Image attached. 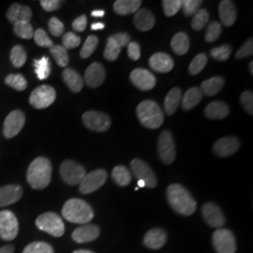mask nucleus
<instances>
[{
    "label": "nucleus",
    "instance_id": "1",
    "mask_svg": "<svg viewBox=\"0 0 253 253\" xmlns=\"http://www.w3.org/2000/svg\"><path fill=\"white\" fill-rule=\"evenodd\" d=\"M166 195L169 205L176 213L183 216H190L195 212L197 208L196 201L190 191L180 184L170 185Z\"/></svg>",
    "mask_w": 253,
    "mask_h": 253
},
{
    "label": "nucleus",
    "instance_id": "2",
    "mask_svg": "<svg viewBox=\"0 0 253 253\" xmlns=\"http://www.w3.org/2000/svg\"><path fill=\"white\" fill-rule=\"evenodd\" d=\"M52 171L50 161L44 157H39L28 167L27 182L35 190H43L51 182Z\"/></svg>",
    "mask_w": 253,
    "mask_h": 253
},
{
    "label": "nucleus",
    "instance_id": "3",
    "mask_svg": "<svg viewBox=\"0 0 253 253\" xmlns=\"http://www.w3.org/2000/svg\"><path fill=\"white\" fill-rule=\"evenodd\" d=\"M62 216L70 222L87 224L94 217V211L85 201L73 198L65 203Z\"/></svg>",
    "mask_w": 253,
    "mask_h": 253
},
{
    "label": "nucleus",
    "instance_id": "4",
    "mask_svg": "<svg viewBox=\"0 0 253 253\" xmlns=\"http://www.w3.org/2000/svg\"><path fill=\"white\" fill-rule=\"evenodd\" d=\"M137 117L145 127L155 129L162 126L164 121L163 110L154 100H144L136 109Z\"/></svg>",
    "mask_w": 253,
    "mask_h": 253
},
{
    "label": "nucleus",
    "instance_id": "5",
    "mask_svg": "<svg viewBox=\"0 0 253 253\" xmlns=\"http://www.w3.org/2000/svg\"><path fill=\"white\" fill-rule=\"evenodd\" d=\"M36 226L54 237H60L65 233V225L62 218L54 212H47L37 217Z\"/></svg>",
    "mask_w": 253,
    "mask_h": 253
},
{
    "label": "nucleus",
    "instance_id": "6",
    "mask_svg": "<svg viewBox=\"0 0 253 253\" xmlns=\"http://www.w3.org/2000/svg\"><path fill=\"white\" fill-rule=\"evenodd\" d=\"M60 175L68 185H79L85 175V169L72 160H67L60 165Z\"/></svg>",
    "mask_w": 253,
    "mask_h": 253
},
{
    "label": "nucleus",
    "instance_id": "7",
    "mask_svg": "<svg viewBox=\"0 0 253 253\" xmlns=\"http://www.w3.org/2000/svg\"><path fill=\"white\" fill-rule=\"evenodd\" d=\"M19 232L18 219L9 210L0 211V237L3 240H13Z\"/></svg>",
    "mask_w": 253,
    "mask_h": 253
},
{
    "label": "nucleus",
    "instance_id": "8",
    "mask_svg": "<svg viewBox=\"0 0 253 253\" xmlns=\"http://www.w3.org/2000/svg\"><path fill=\"white\" fill-rule=\"evenodd\" d=\"M214 248L217 253H235L236 241L234 234L228 229H218L212 236Z\"/></svg>",
    "mask_w": 253,
    "mask_h": 253
},
{
    "label": "nucleus",
    "instance_id": "9",
    "mask_svg": "<svg viewBox=\"0 0 253 253\" xmlns=\"http://www.w3.org/2000/svg\"><path fill=\"white\" fill-rule=\"evenodd\" d=\"M83 123L89 129L103 132L107 131L111 126V118L107 114L99 111H88L85 112L83 117Z\"/></svg>",
    "mask_w": 253,
    "mask_h": 253
},
{
    "label": "nucleus",
    "instance_id": "10",
    "mask_svg": "<svg viewBox=\"0 0 253 253\" xmlns=\"http://www.w3.org/2000/svg\"><path fill=\"white\" fill-rule=\"evenodd\" d=\"M56 98L55 90L50 85H41L30 95L29 102L36 109H45L52 105Z\"/></svg>",
    "mask_w": 253,
    "mask_h": 253
},
{
    "label": "nucleus",
    "instance_id": "11",
    "mask_svg": "<svg viewBox=\"0 0 253 253\" xmlns=\"http://www.w3.org/2000/svg\"><path fill=\"white\" fill-rule=\"evenodd\" d=\"M158 152L165 164H171L176 156V148L172 132L164 130L158 141Z\"/></svg>",
    "mask_w": 253,
    "mask_h": 253
},
{
    "label": "nucleus",
    "instance_id": "12",
    "mask_svg": "<svg viewBox=\"0 0 253 253\" xmlns=\"http://www.w3.org/2000/svg\"><path fill=\"white\" fill-rule=\"evenodd\" d=\"M107 180V172L98 169L85 174L79 184V190L83 194H89L101 188Z\"/></svg>",
    "mask_w": 253,
    "mask_h": 253
},
{
    "label": "nucleus",
    "instance_id": "13",
    "mask_svg": "<svg viewBox=\"0 0 253 253\" xmlns=\"http://www.w3.org/2000/svg\"><path fill=\"white\" fill-rule=\"evenodd\" d=\"M131 170L138 180H143L145 187L153 189L157 186V176L147 163L140 159H134L130 163Z\"/></svg>",
    "mask_w": 253,
    "mask_h": 253
},
{
    "label": "nucleus",
    "instance_id": "14",
    "mask_svg": "<svg viewBox=\"0 0 253 253\" xmlns=\"http://www.w3.org/2000/svg\"><path fill=\"white\" fill-rule=\"evenodd\" d=\"M26 117L22 111H12L5 119L3 126V133L8 139L17 135L25 126Z\"/></svg>",
    "mask_w": 253,
    "mask_h": 253
},
{
    "label": "nucleus",
    "instance_id": "15",
    "mask_svg": "<svg viewBox=\"0 0 253 253\" xmlns=\"http://www.w3.org/2000/svg\"><path fill=\"white\" fill-rule=\"evenodd\" d=\"M202 215L209 226L220 228L225 224V216L221 208L214 203L208 202L202 208Z\"/></svg>",
    "mask_w": 253,
    "mask_h": 253
},
{
    "label": "nucleus",
    "instance_id": "16",
    "mask_svg": "<svg viewBox=\"0 0 253 253\" xmlns=\"http://www.w3.org/2000/svg\"><path fill=\"white\" fill-rule=\"evenodd\" d=\"M129 79L137 88L144 91L151 90L157 83L153 73L141 68L133 70L130 73Z\"/></svg>",
    "mask_w": 253,
    "mask_h": 253
},
{
    "label": "nucleus",
    "instance_id": "17",
    "mask_svg": "<svg viewBox=\"0 0 253 253\" xmlns=\"http://www.w3.org/2000/svg\"><path fill=\"white\" fill-rule=\"evenodd\" d=\"M106 78V71L101 64H91L84 73V81L91 88L100 86Z\"/></svg>",
    "mask_w": 253,
    "mask_h": 253
},
{
    "label": "nucleus",
    "instance_id": "18",
    "mask_svg": "<svg viewBox=\"0 0 253 253\" xmlns=\"http://www.w3.org/2000/svg\"><path fill=\"white\" fill-rule=\"evenodd\" d=\"M239 140L236 137L229 136L218 139L213 146V150L218 157L225 158L234 155L239 149Z\"/></svg>",
    "mask_w": 253,
    "mask_h": 253
},
{
    "label": "nucleus",
    "instance_id": "19",
    "mask_svg": "<svg viewBox=\"0 0 253 253\" xmlns=\"http://www.w3.org/2000/svg\"><path fill=\"white\" fill-rule=\"evenodd\" d=\"M100 228L95 224H84L75 229L73 239L77 243H88L96 240L100 235Z\"/></svg>",
    "mask_w": 253,
    "mask_h": 253
},
{
    "label": "nucleus",
    "instance_id": "20",
    "mask_svg": "<svg viewBox=\"0 0 253 253\" xmlns=\"http://www.w3.org/2000/svg\"><path fill=\"white\" fill-rule=\"evenodd\" d=\"M23 189L19 185H7L0 188V208L15 204L21 199Z\"/></svg>",
    "mask_w": 253,
    "mask_h": 253
},
{
    "label": "nucleus",
    "instance_id": "21",
    "mask_svg": "<svg viewBox=\"0 0 253 253\" xmlns=\"http://www.w3.org/2000/svg\"><path fill=\"white\" fill-rule=\"evenodd\" d=\"M149 66L155 72L161 73H169L173 68V60L169 54L156 53L149 58Z\"/></svg>",
    "mask_w": 253,
    "mask_h": 253
},
{
    "label": "nucleus",
    "instance_id": "22",
    "mask_svg": "<svg viewBox=\"0 0 253 253\" xmlns=\"http://www.w3.org/2000/svg\"><path fill=\"white\" fill-rule=\"evenodd\" d=\"M166 241L167 234L164 230L160 228L149 230L144 237V244L151 250H160L165 245Z\"/></svg>",
    "mask_w": 253,
    "mask_h": 253
},
{
    "label": "nucleus",
    "instance_id": "23",
    "mask_svg": "<svg viewBox=\"0 0 253 253\" xmlns=\"http://www.w3.org/2000/svg\"><path fill=\"white\" fill-rule=\"evenodd\" d=\"M32 11L29 7L22 6L20 4H12L7 11V18L13 25L22 22H30Z\"/></svg>",
    "mask_w": 253,
    "mask_h": 253
},
{
    "label": "nucleus",
    "instance_id": "24",
    "mask_svg": "<svg viewBox=\"0 0 253 253\" xmlns=\"http://www.w3.org/2000/svg\"><path fill=\"white\" fill-rule=\"evenodd\" d=\"M218 15L225 27H232L236 21V9L234 2L222 0L218 6Z\"/></svg>",
    "mask_w": 253,
    "mask_h": 253
},
{
    "label": "nucleus",
    "instance_id": "25",
    "mask_svg": "<svg viewBox=\"0 0 253 253\" xmlns=\"http://www.w3.org/2000/svg\"><path fill=\"white\" fill-rule=\"evenodd\" d=\"M133 23L140 31H148L152 29L155 25L153 13L147 9H139L134 14Z\"/></svg>",
    "mask_w": 253,
    "mask_h": 253
},
{
    "label": "nucleus",
    "instance_id": "26",
    "mask_svg": "<svg viewBox=\"0 0 253 253\" xmlns=\"http://www.w3.org/2000/svg\"><path fill=\"white\" fill-rule=\"evenodd\" d=\"M230 113V107L223 101H212L205 110L206 117L209 119H223Z\"/></svg>",
    "mask_w": 253,
    "mask_h": 253
},
{
    "label": "nucleus",
    "instance_id": "27",
    "mask_svg": "<svg viewBox=\"0 0 253 253\" xmlns=\"http://www.w3.org/2000/svg\"><path fill=\"white\" fill-rule=\"evenodd\" d=\"M62 77L69 88L74 93H78L83 89L84 79L81 75L73 69H65L62 73Z\"/></svg>",
    "mask_w": 253,
    "mask_h": 253
},
{
    "label": "nucleus",
    "instance_id": "28",
    "mask_svg": "<svg viewBox=\"0 0 253 253\" xmlns=\"http://www.w3.org/2000/svg\"><path fill=\"white\" fill-rule=\"evenodd\" d=\"M181 96H182V93L179 87H173L167 94L164 100V109H165V113L168 116H172L176 112V110L180 104Z\"/></svg>",
    "mask_w": 253,
    "mask_h": 253
},
{
    "label": "nucleus",
    "instance_id": "29",
    "mask_svg": "<svg viewBox=\"0 0 253 253\" xmlns=\"http://www.w3.org/2000/svg\"><path fill=\"white\" fill-rule=\"evenodd\" d=\"M141 4V0H117L114 3V10L119 15H128L135 13Z\"/></svg>",
    "mask_w": 253,
    "mask_h": 253
},
{
    "label": "nucleus",
    "instance_id": "30",
    "mask_svg": "<svg viewBox=\"0 0 253 253\" xmlns=\"http://www.w3.org/2000/svg\"><path fill=\"white\" fill-rule=\"evenodd\" d=\"M224 84H225V82L222 77L216 76V77H212V78L208 79L207 81L203 82L200 89L203 94L210 97V96L216 95L217 93L221 90L222 87L224 86Z\"/></svg>",
    "mask_w": 253,
    "mask_h": 253
},
{
    "label": "nucleus",
    "instance_id": "31",
    "mask_svg": "<svg viewBox=\"0 0 253 253\" xmlns=\"http://www.w3.org/2000/svg\"><path fill=\"white\" fill-rule=\"evenodd\" d=\"M172 51L178 55L187 54L190 49V39L184 32H178L172 37L171 42Z\"/></svg>",
    "mask_w": 253,
    "mask_h": 253
},
{
    "label": "nucleus",
    "instance_id": "32",
    "mask_svg": "<svg viewBox=\"0 0 253 253\" xmlns=\"http://www.w3.org/2000/svg\"><path fill=\"white\" fill-rule=\"evenodd\" d=\"M203 99V93L198 87H191L184 94L182 99V107L186 111L194 108Z\"/></svg>",
    "mask_w": 253,
    "mask_h": 253
},
{
    "label": "nucleus",
    "instance_id": "33",
    "mask_svg": "<svg viewBox=\"0 0 253 253\" xmlns=\"http://www.w3.org/2000/svg\"><path fill=\"white\" fill-rule=\"evenodd\" d=\"M112 177L118 186L126 187L131 181V173L125 166L119 165L113 169Z\"/></svg>",
    "mask_w": 253,
    "mask_h": 253
},
{
    "label": "nucleus",
    "instance_id": "34",
    "mask_svg": "<svg viewBox=\"0 0 253 253\" xmlns=\"http://www.w3.org/2000/svg\"><path fill=\"white\" fill-rule=\"evenodd\" d=\"M33 65L35 68L37 77L40 80H44L49 77L51 73V64L48 57L42 56L40 59H35Z\"/></svg>",
    "mask_w": 253,
    "mask_h": 253
},
{
    "label": "nucleus",
    "instance_id": "35",
    "mask_svg": "<svg viewBox=\"0 0 253 253\" xmlns=\"http://www.w3.org/2000/svg\"><path fill=\"white\" fill-rule=\"evenodd\" d=\"M50 53L54 56V60L56 61L59 67L65 68L68 66L70 58L67 49H65L62 45H54L50 48Z\"/></svg>",
    "mask_w": 253,
    "mask_h": 253
},
{
    "label": "nucleus",
    "instance_id": "36",
    "mask_svg": "<svg viewBox=\"0 0 253 253\" xmlns=\"http://www.w3.org/2000/svg\"><path fill=\"white\" fill-rule=\"evenodd\" d=\"M10 61L14 67L21 68L27 61V53L21 45H15L10 51Z\"/></svg>",
    "mask_w": 253,
    "mask_h": 253
},
{
    "label": "nucleus",
    "instance_id": "37",
    "mask_svg": "<svg viewBox=\"0 0 253 253\" xmlns=\"http://www.w3.org/2000/svg\"><path fill=\"white\" fill-rule=\"evenodd\" d=\"M120 51H121L120 46L118 45L117 42L112 37H110L103 53L105 59H107L108 61H116L119 56Z\"/></svg>",
    "mask_w": 253,
    "mask_h": 253
},
{
    "label": "nucleus",
    "instance_id": "38",
    "mask_svg": "<svg viewBox=\"0 0 253 253\" xmlns=\"http://www.w3.org/2000/svg\"><path fill=\"white\" fill-rule=\"evenodd\" d=\"M208 21H209V13L208 10L205 9H199L192 18L191 27L194 30L200 31L208 25Z\"/></svg>",
    "mask_w": 253,
    "mask_h": 253
},
{
    "label": "nucleus",
    "instance_id": "39",
    "mask_svg": "<svg viewBox=\"0 0 253 253\" xmlns=\"http://www.w3.org/2000/svg\"><path fill=\"white\" fill-rule=\"evenodd\" d=\"M5 83L10 87L14 88L15 90L23 91L27 88V82L22 74H9L6 79Z\"/></svg>",
    "mask_w": 253,
    "mask_h": 253
},
{
    "label": "nucleus",
    "instance_id": "40",
    "mask_svg": "<svg viewBox=\"0 0 253 253\" xmlns=\"http://www.w3.org/2000/svg\"><path fill=\"white\" fill-rule=\"evenodd\" d=\"M13 31L17 36L26 40H30L34 36L33 27L31 26L30 22H22L15 24L13 27Z\"/></svg>",
    "mask_w": 253,
    "mask_h": 253
},
{
    "label": "nucleus",
    "instance_id": "41",
    "mask_svg": "<svg viewBox=\"0 0 253 253\" xmlns=\"http://www.w3.org/2000/svg\"><path fill=\"white\" fill-rule=\"evenodd\" d=\"M208 63V56L206 54H197L191 61L189 67V72L191 75H197L201 73Z\"/></svg>",
    "mask_w": 253,
    "mask_h": 253
},
{
    "label": "nucleus",
    "instance_id": "42",
    "mask_svg": "<svg viewBox=\"0 0 253 253\" xmlns=\"http://www.w3.org/2000/svg\"><path fill=\"white\" fill-rule=\"evenodd\" d=\"M99 44V39L94 35L89 36L84 42L80 52L82 58H88L93 54Z\"/></svg>",
    "mask_w": 253,
    "mask_h": 253
},
{
    "label": "nucleus",
    "instance_id": "43",
    "mask_svg": "<svg viewBox=\"0 0 253 253\" xmlns=\"http://www.w3.org/2000/svg\"><path fill=\"white\" fill-rule=\"evenodd\" d=\"M23 253H54V249L45 242H33L27 245Z\"/></svg>",
    "mask_w": 253,
    "mask_h": 253
},
{
    "label": "nucleus",
    "instance_id": "44",
    "mask_svg": "<svg viewBox=\"0 0 253 253\" xmlns=\"http://www.w3.org/2000/svg\"><path fill=\"white\" fill-rule=\"evenodd\" d=\"M222 32V27L217 21H212L207 28L206 41L208 42H214L220 36Z\"/></svg>",
    "mask_w": 253,
    "mask_h": 253
},
{
    "label": "nucleus",
    "instance_id": "45",
    "mask_svg": "<svg viewBox=\"0 0 253 253\" xmlns=\"http://www.w3.org/2000/svg\"><path fill=\"white\" fill-rule=\"evenodd\" d=\"M232 48L227 44L219 46L213 48L210 51V55L216 59L217 61H225L227 59H229L230 55L232 54Z\"/></svg>",
    "mask_w": 253,
    "mask_h": 253
},
{
    "label": "nucleus",
    "instance_id": "46",
    "mask_svg": "<svg viewBox=\"0 0 253 253\" xmlns=\"http://www.w3.org/2000/svg\"><path fill=\"white\" fill-rule=\"evenodd\" d=\"M203 4L202 0H184L181 1V7L185 15L191 16L194 15L199 10L201 5Z\"/></svg>",
    "mask_w": 253,
    "mask_h": 253
},
{
    "label": "nucleus",
    "instance_id": "47",
    "mask_svg": "<svg viewBox=\"0 0 253 253\" xmlns=\"http://www.w3.org/2000/svg\"><path fill=\"white\" fill-rule=\"evenodd\" d=\"M163 10L164 14L168 17L175 15L181 9L180 0H163Z\"/></svg>",
    "mask_w": 253,
    "mask_h": 253
},
{
    "label": "nucleus",
    "instance_id": "48",
    "mask_svg": "<svg viewBox=\"0 0 253 253\" xmlns=\"http://www.w3.org/2000/svg\"><path fill=\"white\" fill-rule=\"evenodd\" d=\"M34 40L35 42L41 47H47V48H52L54 46L53 42L51 39L47 35L45 31L42 28L37 29L36 32L34 33Z\"/></svg>",
    "mask_w": 253,
    "mask_h": 253
},
{
    "label": "nucleus",
    "instance_id": "49",
    "mask_svg": "<svg viewBox=\"0 0 253 253\" xmlns=\"http://www.w3.org/2000/svg\"><path fill=\"white\" fill-rule=\"evenodd\" d=\"M62 42H63V47L65 49H74L76 47L80 45L81 43V38L77 36L75 33L73 32H68L64 34L62 38Z\"/></svg>",
    "mask_w": 253,
    "mask_h": 253
},
{
    "label": "nucleus",
    "instance_id": "50",
    "mask_svg": "<svg viewBox=\"0 0 253 253\" xmlns=\"http://www.w3.org/2000/svg\"><path fill=\"white\" fill-rule=\"evenodd\" d=\"M240 102L250 115H253V95L252 91L243 92L240 96Z\"/></svg>",
    "mask_w": 253,
    "mask_h": 253
},
{
    "label": "nucleus",
    "instance_id": "51",
    "mask_svg": "<svg viewBox=\"0 0 253 253\" xmlns=\"http://www.w3.org/2000/svg\"><path fill=\"white\" fill-rule=\"evenodd\" d=\"M49 30H50V32L53 36H61L64 32L63 23L56 17L50 19V21H49Z\"/></svg>",
    "mask_w": 253,
    "mask_h": 253
},
{
    "label": "nucleus",
    "instance_id": "52",
    "mask_svg": "<svg viewBox=\"0 0 253 253\" xmlns=\"http://www.w3.org/2000/svg\"><path fill=\"white\" fill-rule=\"evenodd\" d=\"M253 54V38L249 39L243 45L241 46L236 52V58L240 59L247 56H252Z\"/></svg>",
    "mask_w": 253,
    "mask_h": 253
},
{
    "label": "nucleus",
    "instance_id": "53",
    "mask_svg": "<svg viewBox=\"0 0 253 253\" xmlns=\"http://www.w3.org/2000/svg\"><path fill=\"white\" fill-rule=\"evenodd\" d=\"M127 55L131 60L137 61L141 56V49L140 45L137 42H129L127 45Z\"/></svg>",
    "mask_w": 253,
    "mask_h": 253
},
{
    "label": "nucleus",
    "instance_id": "54",
    "mask_svg": "<svg viewBox=\"0 0 253 253\" xmlns=\"http://www.w3.org/2000/svg\"><path fill=\"white\" fill-rule=\"evenodd\" d=\"M40 3L46 11H54L59 9L61 6V2L58 0H42Z\"/></svg>",
    "mask_w": 253,
    "mask_h": 253
},
{
    "label": "nucleus",
    "instance_id": "55",
    "mask_svg": "<svg viewBox=\"0 0 253 253\" xmlns=\"http://www.w3.org/2000/svg\"><path fill=\"white\" fill-rule=\"evenodd\" d=\"M87 25V19L85 15H81L73 22V28L77 32H83L85 30Z\"/></svg>",
    "mask_w": 253,
    "mask_h": 253
},
{
    "label": "nucleus",
    "instance_id": "56",
    "mask_svg": "<svg viewBox=\"0 0 253 253\" xmlns=\"http://www.w3.org/2000/svg\"><path fill=\"white\" fill-rule=\"evenodd\" d=\"M111 37L117 42V43L120 46V48L128 45L129 41H130V38L126 33H118V34H115L114 36Z\"/></svg>",
    "mask_w": 253,
    "mask_h": 253
},
{
    "label": "nucleus",
    "instance_id": "57",
    "mask_svg": "<svg viewBox=\"0 0 253 253\" xmlns=\"http://www.w3.org/2000/svg\"><path fill=\"white\" fill-rule=\"evenodd\" d=\"M14 253V247L12 245H7L2 248H0V253Z\"/></svg>",
    "mask_w": 253,
    "mask_h": 253
},
{
    "label": "nucleus",
    "instance_id": "58",
    "mask_svg": "<svg viewBox=\"0 0 253 253\" xmlns=\"http://www.w3.org/2000/svg\"><path fill=\"white\" fill-rule=\"evenodd\" d=\"M104 14H105V11L102 10V9H100V10H99V9L93 10V11L91 12V15H92L93 17H103Z\"/></svg>",
    "mask_w": 253,
    "mask_h": 253
},
{
    "label": "nucleus",
    "instance_id": "59",
    "mask_svg": "<svg viewBox=\"0 0 253 253\" xmlns=\"http://www.w3.org/2000/svg\"><path fill=\"white\" fill-rule=\"evenodd\" d=\"M104 28V24L103 23H94L91 25V29L92 30H100V29H103Z\"/></svg>",
    "mask_w": 253,
    "mask_h": 253
},
{
    "label": "nucleus",
    "instance_id": "60",
    "mask_svg": "<svg viewBox=\"0 0 253 253\" xmlns=\"http://www.w3.org/2000/svg\"><path fill=\"white\" fill-rule=\"evenodd\" d=\"M73 253H95L88 250H78V251H75L73 252Z\"/></svg>",
    "mask_w": 253,
    "mask_h": 253
},
{
    "label": "nucleus",
    "instance_id": "61",
    "mask_svg": "<svg viewBox=\"0 0 253 253\" xmlns=\"http://www.w3.org/2000/svg\"><path fill=\"white\" fill-rule=\"evenodd\" d=\"M145 183L143 180H138V188H145Z\"/></svg>",
    "mask_w": 253,
    "mask_h": 253
},
{
    "label": "nucleus",
    "instance_id": "62",
    "mask_svg": "<svg viewBox=\"0 0 253 253\" xmlns=\"http://www.w3.org/2000/svg\"><path fill=\"white\" fill-rule=\"evenodd\" d=\"M249 69H250V72H251V74L253 75V62L252 61L251 63H250V66H249Z\"/></svg>",
    "mask_w": 253,
    "mask_h": 253
}]
</instances>
